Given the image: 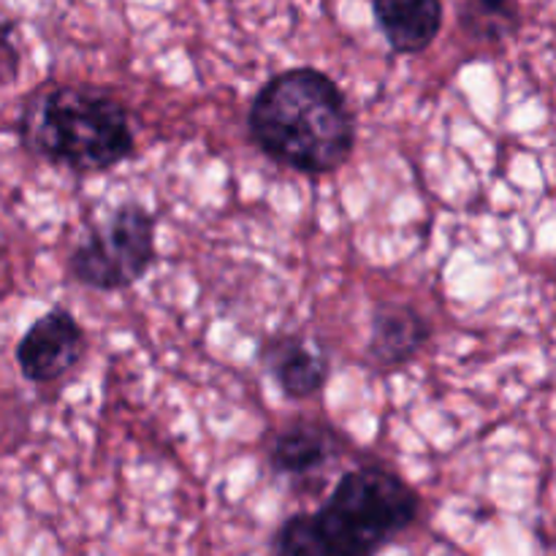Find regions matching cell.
I'll list each match as a JSON object with an SVG mask.
<instances>
[{"mask_svg": "<svg viewBox=\"0 0 556 556\" xmlns=\"http://www.w3.org/2000/svg\"><path fill=\"white\" fill-rule=\"evenodd\" d=\"M155 261V220L139 204L109 212L71 253L68 269L92 291H123L139 282Z\"/></svg>", "mask_w": 556, "mask_h": 556, "instance_id": "cell-4", "label": "cell"}, {"mask_svg": "<svg viewBox=\"0 0 556 556\" xmlns=\"http://www.w3.org/2000/svg\"><path fill=\"white\" fill-rule=\"evenodd\" d=\"M85 356V331L68 309H49L16 345V364L30 383H54Z\"/></svg>", "mask_w": 556, "mask_h": 556, "instance_id": "cell-5", "label": "cell"}, {"mask_svg": "<svg viewBox=\"0 0 556 556\" xmlns=\"http://www.w3.org/2000/svg\"><path fill=\"white\" fill-rule=\"evenodd\" d=\"M418 494L386 467L345 472L313 514H296L277 530L275 556H378L410 530Z\"/></svg>", "mask_w": 556, "mask_h": 556, "instance_id": "cell-2", "label": "cell"}, {"mask_svg": "<svg viewBox=\"0 0 556 556\" xmlns=\"http://www.w3.org/2000/svg\"><path fill=\"white\" fill-rule=\"evenodd\" d=\"M248 128L266 157L299 174L337 172L356 144L345 96L318 68L271 76L250 103Z\"/></svg>", "mask_w": 556, "mask_h": 556, "instance_id": "cell-1", "label": "cell"}, {"mask_svg": "<svg viewBox=\"0 0 556 556\" xmlns=\"http://www.w3.org/2000/svg\"><path fill=\"white\" fill-rule=\"evenodd\" d=\"M429 340V324L405 304H378L372 315L367 356L378 369H394L410 362Z\"/></svg>", "mask_w": 556, "mask_h": 556, "instance_id": "cell-8", "label": "cell"}, {"mask_svg": "<svg viewBox=\"0 0 556 556\" xmlns=\"http://www.w3.org/2000/svg\"><path fill=\"white\" fill-rule=\"evenodd\" d=\"M340 454V438L318 421H296L280 429L269 443V465L277 476L309 478L326 470Z\"/></svg>", "mask_w": 556, "mask_h": 556, "instance_id": "cell-6", "label": "cell"}, {"mask_svg": "<svg viewBox=\"0 0 556 556\" xmlns=\"http://www.w3.org/2000/svg\"><path fill=\"white\" fill-rule=\"evenodd\" d=\"M372 14L394 52L418 54L440 36L443 0H372Z\"/></svg>", "mask_w": 556, "mask_h": 556, "instance_id": "cell-7", "label": "cell"}, {"mask_svg": "<svg viewBox=\"0 0 556 556\" xmlns=\"http://www.w3.org/2000/svg\"><path fill=\"white\" fill-rule=\"evenodd\" d=\"M27 152L74 172H109L134 152L128 112L112 96L58 85L27 98L20 117Z\"/></svg>", "mask_w": 556, "mask_h": 556, "instance_id": "cell-3", "label": "cell"}, {"mask_svg": "<svg viewBox=\"0 0 556 556\" xmlns=\"http://www.w3.org/2000/svg\"><path fill=\"white\" fill-rule=\"evenodd\" d=\"M22 71V49L16 38V20L0 11V87L16 81Z\"/></svg>", "mask_w": 556, "mask_h": 556, "instance_id": "cell-11", "label": "cell"}, {"mask_svg": "<svg viewBox=\"0 0 556 556\" xmlns=\"http://www.w3.org/2000/svg\"><path fill=\"white\" fill-rule=\"evenodd\" d=\"M459 25L472 41L505 43L521 27L519 0H465Z\"/></svg>", "mask_w": 556, "mask_h": 556, "instance_id": "cell-10", "label": "cell"}, {"mask_svg": "<svg viewBox=\"0 0 556 556\" xmlns=\"http://www.w3.org/2000/svg\"><path fill=\"white\" fill-rule=\"evenodd\" d=\"M264 362L271 378L291 400H307L326 383V358L299 337H275L266 342Z\"/></svg>", "mask_w": 556, "mask_h": 556, "instance_id": "cell-9", "label": "cell"}]
</instances>
